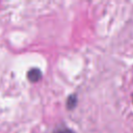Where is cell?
Here are the masks:
<instances>
[{"instance_id": "1", "label": "cell", "mask_w": 133, "mask_h": 133, "mask_svg": "<svg viewBox=\"0 0 133 133\" xmlns=\"http://www.w3.org/2000/svg\"><path fill=\"white\" fill-rule=\"evenodd\" d=\"M42 77V73L38 69H31L27 73V78L31 82H37Z\"/></svg>"}, {"instance_id": "2", "label": "cell", "mask_w": 133, "mask_h": 133, "mask_svg": "<svg viewBox=\"0 0 133 133\" xmlns=\"http://www.w3.org/2000/svg\"><path fill=\"white\" fill-rule=\"evenodd\" d=\"M66 105H68L69 109H72V108L75 107V105H76V97H75V95H72V96L69 97V99L66 101Z\"/></svg>"}, {"instance_id": "3", "label": "cell", "mask_w": 133, "mask_h": 133, "mask_svg": "<svg viewBox=\"0 0 133 133\" xmlns=\"http://www.w3.org/2000/svg\"><path fill=\"white\" fill-rule=\"evenodd\" d=\"M57 133H73V132L70 131V130H68V129H64V130H60V131H58Z\"/></svg>"}]
</instances>
